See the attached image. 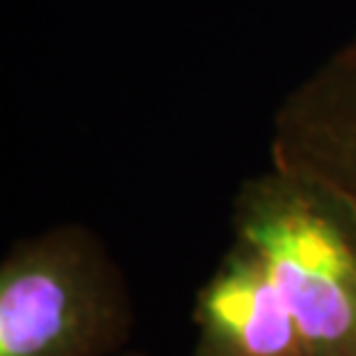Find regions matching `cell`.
Here are the masks:
<instances>
[{
    "instance_id": "cell-2",
    "label": "cell",
    "mask_w": 356,
    "mask_h": 356,
    "mask_svg": "<svg viewBox=\"0 0 356 356\" xmlns=\"http://www.w3.org/2000/svg\"><path fill=\"white\" fill-rule=\"evenodd\" d=\"M122 304L95 243L56 229L22 243L0 269V356H98Z\"/></svg>"
},
{
    "instance_id": "cell-1",
    "label": "cell",
    "mask_w": 356,
    "mask_h": 356,
    "mask_svg": "<svg viewBox=\"0 0 356 356\" xmlns=\"http://www.w3.org/2000/svg\"><path fill=\"white\" fill-rule=\"evenodd\" d=\"M235 241L267 269L304 356H356V211L285 169L243 185Z\"/></svg>"
},
{
    "instance_id": "cell-3",
    "label": "cell",
    "mask_w": 356,
    "mask_h": 356,
    "mask_svg": "<svg viewBox=\"0 0 356 356\" xmlns=\"http://www.w3.org/2000/svg\"><path fill=\"white\" fill-rule=\"evenodd\" d=\"M272 166L327 188L356 211V45L285 101Z\"/></svg>"
},
{
    "instance_id": "cell-4",
    "label": "cell",
    "mask_w": 356,
    "mask_h": 356,
    "mask_svg": "<svg viewBox=\"0 0 356 356\" xmlns=\"http://www.w3.org/2000/svg\"><path fill=\"white\" fill-rule=\"evenodd\" d=\"M195 322L198 356H304L288 306L241 241L198 293Z\"/></svg>"
}]
</instances>
